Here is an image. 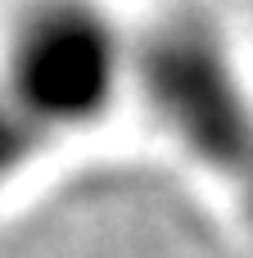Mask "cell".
Wrapping results in <instances>:
<instances>
[{
  "label": "cell",
  "mask_w": 253,
  "mask_h": 258,
  "mask_svg": "<svg viewBox=\"0 0 253 258\" xmlns=\"http://www.w3.org/2000/svg\"><path fill=\"white\" fill-rule=\"evenodd\" d=\"M54 136L9 95V86L0 82V190L14 181V177H23L36 159H41V150L50 145Z\"/></svg>",
  "instance_id": "7a4b0ae2"
},
{
  "label": "cell",
  "mask_w": 253,
  "mask_h": 258,
  "mask_svg": "<svg viewBox=\"0 0 253 258\" xmlns=\"http://www.w3.org/2000/svg\"><path fill=\"white\" fill-rule=\"evenodd\" d=\"M127 68L131 50L95 0H36L5 41L0 82L59 141L113 109Z\"/></svg>",
  "instance_id": "6da1fadb"
}]
</instances>
